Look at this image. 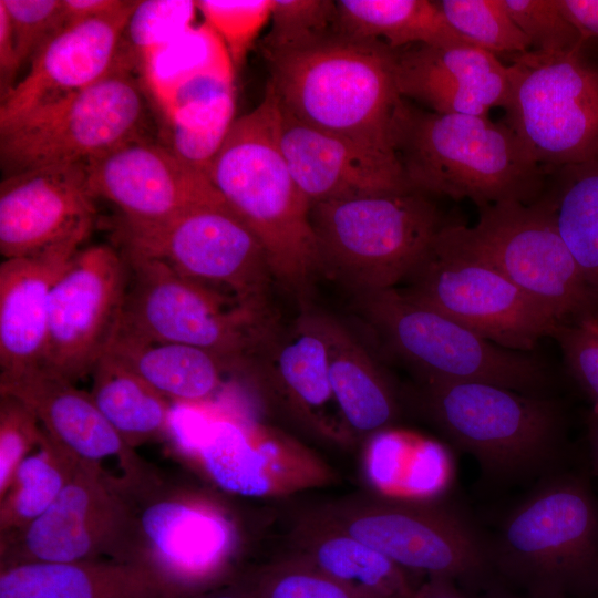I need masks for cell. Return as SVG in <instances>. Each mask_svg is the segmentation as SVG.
<instances>
[{
    "instance_id": "obj_1",
    "label": "cell",
    "mask_w": 598,
    "mask_h": 598,
    "mask_svg": "<svg viewBox=\"0 0 598 598\" xmlns=\"http://www.w3.org/2000/svg\"><path fill=\"white\" fill-rule=\"evenodd\" d=\"M277 97L236 118L208 178L262 244L275 281L302 306L321 272L310 204L297 186L276 134Z\"/></svg>"
},
{
    "instance_id": "obj_2",
    "label": "cell",
    "mask_w": 598,
    "mask_h": 598,
    "mask_svg": "<svg viewBox=\"0 0 598 598\" xmlns=\"http://www.w3.org/2000/svg\"><path fill=\"white\" fill-rule=\"evenodd\" d=\"M393 147L410 187L429 196L468 198L482 208L533 204L545 190L547 171L505 121L487 115L427 112L403 97Z\"/></svg>"
},
{
    "instance_id": "obj_3",
    "label": "cell",
    "mask_w": 598,
    "mask_h": 598,
    "mask_svg": "<svg viewBox=\"0 0 598 598\" xmlns=\"http://www.w3.org/2000/svg\"><path fill=\"white\" fill-rule=\"evenodd\" d=\"M588 468L546 476L489 538L495 584L530 598H598V496Z\"/></svg>"
},
{
    "instance_id": "obj_4",
    "label": "cell",
    "mask_w": 598,
    "mask_h": 598,
    "mask_svg": "<svg viewBox=\"0 0 598 598\" xmlns=\"http://www.w3.org/2000/svg\"><path fill=\"white\" fill-rule=\"evenodd\" d=\"M279 106L298 121L395 155L393 124L402 101L396 50L337 34L266 60Z\"/></svg>"
},
{
    "instance_id": "obj_5",
    "label": "cell",
    "mask_w": 598,
    "mask_h": 598,
    "mask_svg": "<svg viewBox=\"0 0 598 598\" xmlns=\"http://www.w3.org/2000/svg\"><path fill=\"white\" fill-rule=\"evenodd\" d=\"M424 414L484 474L515 480L564 470L566 417L557 401L482 382L424 381Z\"/></svg>"
},
{
    "instance_id": "obj_6",
    "label": "cell",
    "mask_w": 598,
    "mask_h": 598,
    "mask_svg": "<svg viewBox=\"0 0 598 598\" xmlns=\"http://www.w3.org/2000/svg\"><path fill=\"white\" fill-rule=\"evenodd\" d=\"M303 514L357 538L413 575L450 578L470 595L495 584L489 538L465 513L441 501L359 494Z\"/></svg>"
},
{
    "instance_id": "obj_7",
    "label": "cell",
    "mask_w": 598,
    "mask_h": 598,
    "mask_svg": "<svg viewBox=\"0 0 598 598\" xmlns=\"http://www.w3.org/2000/svg\"><path fill=\"white\" fill-rule=\"evenodd\" d=\"M320 270L353 295L396 288L447 224L416 190L347 197L310 207Z\"/></svg>"
},
{
    "instance_id": "obj_8",
    "label": "cell",
    "mask_w": 598,
    "mask_h": 598,
    "mask_svg": "<svg viewBox=\"0 0 598 598\" xmlns=\"http://www.w3.org/2000/svg\"><path fill=\"white\" fill-rule=\"evenodd\" d=\"M168 437L217 487L274 498L323 487L333 470L291 435L210 403H174Z\"/></svg>"
},
{
    "instance_id": "obj_9",
    "label": "cell",
    "mask_w": 598,
    "mask_h": 598,
    "mask_svg": "<svg viewBox=\"0 0 598 598\" xmlns=\"http://www.w3.org/2000/svg\"><path fill=\"white\" fill-rule=\"evenodd\" d=\"M128 285L121 329L142 337L206 350L229 370L248 372L278 326L234 297L186 278L165 264L121 251Z\"/></svg>"
},
{
    "instance_id": "obj_10",
    "label": "cell",
    "mask_w": 598,
    "mask_h": 598,
    "mask_svg": "<svg viewBox=\"0 0 598 598\" xmlns=\"http://www.w3.org/2000/svg\"><path fill=\"white\" fill-rule=\"evenodd\" d=\"M354 309L394 357L423 381L482 382L545 395L550 383L537 358L480 337L398 288L353 295Z\"/></svg>"
},
{
    "instance_id": "obj_11",
    "label": "cell",
    "mask_w": 598,
    "mask_h": 598,
    "mask_svg": "<svg viewBox=\"0 0 598 598\" xmlns=\"http://www.w3.org/2000/svg\"><path fill=\"white\" fill-rule=\"evenodd\" d=\"M114 240L121 251L161 261L248 308L274 313L270 295L276 281L266 250L223 196L159 223L120 218Z\"/></svg>"
},
{
    "instance_id": "obj_12",
    "label": "cell",
    "mask_w": 598,
    "mask_h": 598,
    "mask_svg": "<svg viewBox=\"0 0 598 598\" xmlns=\"http://www.w3.org/2000/svg\"><path fill=\"white\" fill-rule=\"evenodd\" d=\"M147 117L146 89L123 50L118 63L103 79L0 133L3 175L85 165L126 142L145 137Z\"/></svg>"
},
{
    "instance_id": "obj_13",
    "label": "cell",
    "mask_w": 598,
    "mask_h": 598,
    "mask_svg": "<svg viewBox=\"0 0 598 598\" xmlns=\"http://www.w3.org/2000/svg\"><path fill=\"white\" fill-rule=\"evenodd\" d=\"M478 210L473 227L447 223L443 235L496 268L559 324L598 317L580 269L542 197L533 204L504 202Z\"/></svg>"
},
{
    "instance_id": "obj_14",
    "label": "cell",
    "mask_w": 598,
    "mask_h": 598,
    "mask_svg": "<svg viewBox=\"0 0 598 598\" xmlns=\"http://www.w3.org/2000/svg\"><path fill=\"white\" fill-rule=\"evenodd\" d=\"M505 122L547 172L598 156V71L580 51L512 55Z\"/></svg>"
},
{
    "instance_id": "obj_15",
    "label": "cell",
    "mask_w": 598,
    "mask_h": 598,
    "mask_svg": "<svg viewBox=\"0 0 598 598\" xmlns=\"http://www.w3.org/2000/svg\"><path fill=\"white\" fill-rule=\"evenodd\" d=\"M442 229L399 289L404 297L508 350L532 351L553 337L559 323L547 309Z\"/></svg>"
},
{
    "instance_id": "obj_16",
    "label": "cell",
    "mask_w": 598,
    "mask_h": 598,
    "mask_svg": "<svg viewBox=\"0 0 598 598\" xmlns=\"http://www.w3.org/2000/svg\"><path fill=\"white\" fill-rule=\"evenodd\" d=\"M137 513L101 465L80 458L53 504L20 533L0 538V568L38 561H138Z\"/></svg>"
},
{
    "instance_id": "obj_17",
    "label": "cell",
    "mask_w": 598,
    "mask_h": 598,
    "mask_svg": "<svg viewBox=\"0 0 598 598\" xmlns=\"http://www.w3.org/2000/svg\"><path fill=\"white\" fill-rule=\"evenodd\" d=\"M128 266L120 249H79L55 281L42 367L72 383L90 375L121 327Z\"/></svg>"
},
{
    "instance_id": "obj_18",
    "label": "cell",
    "mask_w": 598,
    "mask_h": 598,
    "mask_svg": "<svg viewBox=\"0 0 598 598\" xmlns=\"http://www.w3.org/2000/svg\"><path fill=\"white\" fill-rule=\"evenodd\" d=\"M138 516V561L166 598H197L225 586L239 548L234 520L213 501L173 495L151 502Z\"/></svg>"
},
{
    "instance_id": "obj_19",
    "label": "cell",
    "mask_w": 598,
    "mask_h": 598,
    "mask_svg": "<svg viewBox=\"0 0 598 598\" xmlns=\"http://www.w3.org/2000/svg\"><path fill=\"white\" fill-rule=\"evenodd\" d=\"M85 165L4 176L0 184V252L4 259L82 244L95 220Z\"/></svg>"
},
{
    "instance_id": "obj_20",
    "label": "cell",
    "mask_w": 598,
    "mask_h": 598,
    "mask_svg": "<svg viewBox=\"0 0 598 598\" xmlns=\"http://www.w3.org/2000/svg\"><path fill=\"white\" fill-rule=\"evenodd\" d=\"M95 198L113 203L122 219L153 224L221 195L208 176L181 161L162 142H126L85 164Z\"/></svg>"
},
{
    "instance_id": "obj_21",
    "label": "cell",
    "mask_w": 598,
    "mask_h": 598,
    "mask_svg": "<svg viewBox=\"0 0 598 598\" xmlns=\"http://www.w3.org/2000/svg\"><path fill=\"white\" fill-rule=\"evenodd\" d=\"M138 1L65 27L31 62L0 103V133L92 85L122 58V35Z\"/></svg>"
},
{
    "instance_id": "obj_22",
    "label": "cell",
    "mask_w": 598,
    "mask_h": 598,
    "mask_svg": "<svg viewBox=\"0 0 598 598\" xmlns=\"http://www.w3.org/2000/svg\"><path fill=\"white\" fill-rule=\"evenodd\" d=\"M276 134L310 207L339 198L413 190L396 155L302 123L283 111L278 101Z\"/></svg>"
},
{
    "instance_id": "obj_23",
    "label": "cell",
    "mask_w": 598,
    "mask_h": 598,
    "mask_svg": "<svg viewBox=\"0 0 598 598\" xmlns=\"http://www.w3.org/2000/svg\"><path fill=\"white\" fill-rule=\"evenodd\" d=\"M233 75L228 53L214 34L202 64L161 76L148 90L163 114L162 143L206 176L236 121Z\"/></svg>"
},
{
    "instance_id": "obj_24",
    "label": "cell",
    "mask_w": 598,
    "mask_h": 598,
    "mask_svg": "<svg viewBox=\"0 0 598 598\" xmlns=\"http://www.w3.org/2000/svg\"><path fill=\"white\" fill-rule=\"evenodd\" d=\"M249 373L265 392L299 425L323 439H351L336 403L327 350L310 308L267 338Z\"/></svg>"
},
{
    "instance_id": "obj_25",
    "label": "cell",
    "mask_w": 598,
    "mask_h": 598,
    "mask_svg": "<svg viewBox=\"0 0 598 598\" xmlns=\"http://www.w3.org/2000/svg\"><path fill=\"white\" fill-rule=\"evenodd\" d=\"M43 368L22 373H0V393L23 401L42 427L72 454L99 464L116 457L127 488L151 492L157 486L145 462L127 445L96 406L91 393L82 391Z\"/></svg>"
},
{
    "instance_id": "obj_26",
    "label": "cell",
    "mask_w": 598,
    "mask_h": 598,
    "mask_svg": "<svg viewBox=\"0 0 598 598\" xmlns=\"http://www.w3.org/2000/svg\"><path fill=\"white\" fill-rule=\"evenodd\" d=\"M395 76L402 97L441 114L487 115L509 92V66L470 43L396 50Z\"/></svg>"
},
{
    "instance_id": "obj_27",
    "label": "cell",
    "mask_w": 598,
    "mask_h": 598,
    "mask_svg": "<svg viewBox=\"0 0 598 598\" xmlns=\"http://www.w3.org/2000/svg\"><path fill=\"white\" fill-rule=\"evenodd\" d=\"M80 245L66 243L1 262L0 373L42 367L51 291Z\"/></svg>"
},
{
    "instance_id": "obj_28",
    "label": "cell",
    "mask_w": 598,
    "mask_h": 598,
    "mask_svg": "<svg viewBox=\"0 0 598 598\" xmlns=\"http://www.w3.org/2000/svg\"><path fill=\"white\" fill-rule=\"evenodd\" d=\"M327 350L332 393L352 437L388 430L400 414L395 390L365 346L338 318L310 308Z\"/></svg>"
},
{
    "instance_id": "obj_29",
    "label": "cell",
    "mask_w": 598,
    "mask_h": 598,
    "mask_svg": "<svg viewBox=\"0 0 598 598\" xmlns=\"http://www.w3.org/2000/svg\"><path fill=\"white\" fill-rule=\"evenodd\" d=\"M0 598H166L136 560L38 561L0 568Z\"/></svg>"
},
{
    "instance_id": "obj_30",
    "label": "cell",
    "mask_w": 598,
    "mask_h": 598,
    "mask_svg": "<svg viewBox=\"0 0 598 598\" xmlns=\"http://www.w3.org/2000/svg\"><path fill=\"white\" fill-rule=\"evenodd\" d=\"M292 556L369 598H413V574L357 538L302 514L292 529Z\"/></svg>"
},
{
    "instance_id": "obj_31",
    "label": "cell",
    "mask_w": 598,
    "mask_h": 598,
    "mask_svg": "<svg viewBox=\"0 0 598 598\" xmlns=\"http://www.w3.org/2000/svg\"><path fill=\"white\" fill-rule=\"evenodd\" d=\"M107 353L173 403H208L229 371L220 358L200 348L121 328Z\"/></svg>"
},
{
    "instance_id": "obj_32",
    "label": "cell",
    "mask_w": 598,
    "mask_h": 598,
    "mask_svg": "<svg viewBox=\"0 0 598 598\" xmlns=\"http://www.w3.org/2000/svg\"><path fill=\"white\" fill-rule=\"evenodd\" d=\"M540 197L549 206L598 311V156L547 172Z\"/></svg>"
},
{
    "instance_id": "obj_33",
    "label": "cell",
    "mask_w": 598,
    "mask_h": 598,
    "mask_svg": "<svg viewBox=\"0 0 598 598\" xmlns=\"http://www.w3.org/2000/svg\"><path fill=\"white\" fill-rule=\"evenodd\" d=\"M336 3L339 30L347 37L382 41L393 50L416 44L468 43L450 27L436 1L338 0Z\"/></svg>"
},
{
    "instance_id": "obj_34",
    "label": "cell",
    "mask_w": 598,
    "mask_h": 598,
    "mask_svg": "<svg viewBox=\"0 0 598 598\" xmlns=\"http://www.w3.org/2000/svg\"><path fill=\"white\" fill-rule=\"evenodd\" d=\"M91 375L96 406L127 445L168 437L173 402L109 353Z\"/></svg>"
},
{
    "instance_id": "obj_35",
    "label": "cell",
    "mask_w": 598,
    "mask_h": 598,
    "mask_svg": "<svg viewBox=\"0 0 598 598\" xmlns=\"http://www.w3.org/2000/svg\"><path fill=\"white\" fill-rule=\"evenodd\" d=\"M38 448L22 461L0 496V538L20 533L40 517L58 498L80 461L45 430Z\"/></svg>"
},
{
    "instance_id": "obj_36",
    "label": "cell",
    "mask_w": 598,
    "mask_h": 598,
    "mask_svg": "<svg viewBox=\"0 0 598 598\" xmlns=\"http://www.w3.org/2000/svg\"><path fill=\"white\" fill-rule=\"evenodd\" d=\"M195 1H138L122 35V47L142 81L156 59L190 29Z\"/></svg>"
},
{
    "instance_id": "obj_37",
    "label": "cell",
    "mask_w": 598,
    "mask_h": 598,
    "mask_svg": "<svg viewBox=\"0 0 598 598\" xmlns=\"http://www.w3.org/2000/svg\"><path fill=\"white\" fill-rule=\"evenodd\" d=\"M436 3L457 34L496 56L525 53L532 48L503 0H437Z\"/></svg>"
},
{
    "instance_id": "obj_38",
    "label": "cell",
    "mask_w": 598,
    "mask_h": 598,
    "mask_svg": "<svg viewBox=\"0 0 598 598\" xmlns=\"http://www.w3.org/2000/svg\"><path fill=\"white\" fill-rule=\"evenodd\" d=\"M270 22L261 41L265 60L341 34L332 0H271Z\"/></svg>"
},
{
    "instance_id": "obj_39",
    "label": "cell",
    "mask_w": 598,
    "mask_h": 598,
    "mask_svg": "<svg viewBox=\"0 0 598 598\" xmlns=\"http://www.w3.org/2000/svg\"><path fill=\"white\" fill-rule=\"evenodd\" d=\"M245 578L252 598H369L292 555Z\"/></svg>"
},
{
    "instance_id": "obj_40",
    "label": "cell",
    "mask_w": 598,
    "mask_h": 598,
    "mask_svg": "<svg viewBox=\"0 0 598 598\" xmlns=\"http://www.w3.org/2000/svg\"><path fill=\"white\" fill-rule=\"evenodd\" d=\"M195 2L208 28L218 34L234 70L239 69L261 28L270 20L271 0Z\"/></svg>"
},
{
    "instance_id": "obj_41",
    "label": "cell",
    "mask_w": 598,
    "mask_h": 598,
    "mask_svg": "<svg viewBox=\"0 0 598 598\" xmlns=\"http://www.w3.org/2000/svg\"><path fill=\"white\" fill-rule=\"evenodd\" d=\"M503 4L528 39L532 50L581 51L585 40L564 16L557 0H503Z\"/></svg>"
},
{
    "instance_id": "obj_42",
    "label": "cell",
    "mask_w": 598,
    "mask_h": 598,
    "mask_svg": "<svg viewBox=\"0 0 598 598\" xmlns=\"http://www.w3.org/2000/svg\"><path fill=\"white\" fill-rule=\"evenodd\" d=\"M11 25L21 68L65 28L62 0H0Z\"/></svg>"
},
{
    "instance_id": "obj_43",
    "label": "cell",
    "mask_w": 598,
    "mask_h": 598,
    "mask_svg": "<svg viewBox=\"0 0 598 598\" xmlns=\"http://www.w3.org/2000/svg\"><path fill=\"white\" fill-rule=\"evenodd\" d=\"M43 434L38 416L23 401L0 393V496L22 461L39 446Z\"/></svg>"
},
{
    "instance_id": "obj_44",
    "label": "cell",
    "mask_w": 598,
    "mask_h": 598,
    "mask_svg": "<svg viewBox=\"0 0 598 598\" xmlns=\"http://www.w3.org/2000/svg\"><path fill=\"white\" fill-rule=\"evenodd\" d=\"M553 338L568 373L598 409V317L559 324Z\"/></svg>"
},
{
    "instance_id": "obj_45",
    "label": "cell",
    "mask_w": 598,
    "mask_h": 598,
    "mask_svg": "<svg viewBox=\"0 0 598 598\" xmlns=\"http://www.w3.org/2000/svg\"><path fill=\"white\" fill-rule=\"evenodd\" d=\"M21 69L11 25L4 7L0 3V100L16 85Z\"/></svg>"
},
{
    "instance_id": "obj_46",
    "label": "cell",
    "mask_w": 598,
    "mask_h": 598,
    "mask_svg": "<svg viewBox=\"0 0 598 598\" xmlns=\"http://www.w3.org/2000/svg\"><path fill=\"white\" fill-rule=\"evenodd\" d=\"M557 3L585 41L598 38V0H557Z\"/></svg>"
},
{
    "instance_id": "obj_47",
    "label": "cell",
    "mask_w": 598,
    "mask_h": 598,
    "mask_svg": "<svg viewBox=\"0 0 598 598\" xmlns=\"http://www.w3.org/2000/svg\"><path fill=\"white\" fill-rule=\"evenodd\" d=\"M126 2L127 0H62L65 27L111 13Z\"/></svg>"
},
{
    "instance_id": "obj_48",
    "label": "cell",
    "mask_w": 598,
    "mask_h": 598,
    "mask_svg": "<svg viewBox=\"0 0 598 598\" xmlns=\"http://www.w3.org/2000/svg\"><path fill=\"white\" fill-rule=\"evenodd\" d=\"M413 598H473L457 582L445 577H427L420 582Z\"/></svg>"
},
{
    "instance_id": "obj_49",
    "label": "cell",
    "mask_w": 598,
    "mask_h": 598,
    "mask_svg": "<svg viewBox=\"0 0 598 598\" xmlns=\"http://www.w3.org/2000/svg\"><path fill=\"white\" fill-rule=\"evenodd\" d=\"M586 444L590 474L598 477V409L591 408L586 414Z\"/></svg>"
},
{
    "instance_id": "obj_50",
    "label": "cell",
    "mask_w": 598,
    "mask_h": 598,
    "mask_svg": "<svg viewBox=\"0 0 598 598\" xmlns=\"http://www.w3.org/2000/svg\"><path fill=\"white\" fill-rule=\"evenodd\" d=\"M197 598H252L246 578L234 581L206 592Z\"/></svg>"
},
{
    "instance_id": "obj_51",
    "label": "cell",
    "mask_w": 598,
    "mask_h": 598,
    "mask_svg": "<svg viewBox=\"0 0 598 598\" xmlns=\"http://www.w3.org/2000/svg\"><path fill=\"white\" fill-rule=\"evenodd\" d=\"M473 598H530L523 594L512 591L503 586L493 585L489 588L481 591L477 597L471 595Z\"/></svg>"
}]
</instances>
